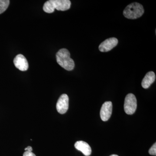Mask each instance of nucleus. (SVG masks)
<instances>
[{
	"label": "nucleus",
	"instance_id": "1",
	"mask_svg": "<svg viewBox=\"0 0 156 156\" xmlns=\"http://www.w3.org/2000/svg\"><path fill=\"white\" fill-rule=\"evenodd\" d=\"M56 61L61 67L68 71L74 69L75 63L70 57V54L66 49H60L56 54Z\"/></svg>",
	"mask_w": 156,
	"mask_h": 156
},
{
	"label": "nucleus",
	"instance_id": "2",
	"mask_svg": "<svg viewBox=\"0 0 156 156\" xmlns=\"http://www.w3.org/2000/svg\"><path fill=\"white\" fill-rule=\"evenodd\" d=\"M71 5V3L69 0H50L45 3L43 10L48 13H53L55 9L65 11L70 9Z\"/></svg>",
	"mask_w": 156,
	"mask_h": 156
},
{
	"label": "nucleus",
	"instance_id": "3",
	"mask_svg": "<svg viewBox=\"0 0 156 156\" xmlns=\"http://www.w3.org/2000/svg\"><path fill=\"white\" fill-rule=\"evenodd\" d=\"M144 11L142 5L137 2L132 3L126 7L123 11V15L128 19H135L141 17Z\"/></svg>",
	"mask_w": 156,
	"mask_h": 156
},
{
	"label": "nucleus",
	"instance_id": "4",
	"mask_svg": "<svg viewBox=\"0 0 156 156\" xmlns=\"http://www.w3.org/2000/svg\"><path fill=\"white\" fill-rule=\"evenodd\" d=\"M137 101L134 94L130 93L126 95L124 103V110L127 114L132 115L136 111Z\"/></svg>",
	"mask_w": 156,
	"mask_h": 156
},
{
	"label": "nucleus",
	"instance_id": "5",
	"mask_svg": "<svg viewBox=\"0 0 156 156\" xmlns=\"http://www.w3.org/2000/svg\"><path fill=\"white\" fill-rule=\"evenodd\" d=\"M68 96L66 94L62 95L58 98L56 108L57 112L61 114H64L67 111L69 108Z\"/></svg>",
	"mask_w": 156,
	"mask_h": 156
},
{
	"label": "nucleus",
	"instance_id": "6",
	"mask_svg": "<svg viewBox=\"0 0 156 156\" xmlns=\"http://www.w3.org/2000/svg\"><path fill=\"white\" fill-rule=\"evenodd\" d=\"M118 44V39L115 37L110 38L102 42L98 48L101 52H108L115 47Z\"/></svg>",
	"mask_w": 156,
	"mask_h": 156
},
{
	"label": "nucleus",
	"instance_id": "7",
	"mask_svg": "<svg viewBox=\"0 0 156 156\" xmlns=\"http://www.w3.org/2000/svg\"><path fill=\"white\" fill-rule=\"evenodd\" d=\"M112 104L111 101H106L102 105L100 111V117L104 122L107 121L111 116Z\"/></svg>",
	"mask_w": 156,
	"mask_h": 156
},
{
	"label": "nucleus",
	"instance_id": "8",
	"mask_svg": "<svg viewBox=\"0 0 156 156\" xmlns=\"http://www.w3.org/2000/svg\"><path fill=\"white\" fill-rule=\"evenodd\" d=\"M15 67L21 71H25L28 69L29 64L27 59L22 54H18L14 59Z\"/></svg>",
	"mask_w": 156,
	"mask_h": 156
},
{
	"label": "nucleus",
	"instance_id": "9",
	"mask_svg": "<svg viewBox=\"0 0 156 156\" xmlns=\"http://www.w3.org/2000/svg\"><path fill=\"white\" fill-rule=\"evenodd\" d=\"M75 147L78 151H80L84 155L89 156L92 153V149L87 143L83 141H78L75 144Z\"/></svg>",
	"mask_w": 156,
	"mask_h": 156
},
{
	"label": "nucleus",
	"instance_id": "10",
	"mask_svg": "<svg viewBox=\"0 0 156 156\" xmlns=\"http://www.w3.org/2000/svg\"><path fill=\"white\" fill-rule=\"evenodd\" d=\"M156 76L152 71L149 72L146 74L141 83V86L144 89H148L155 80Z\"/></svg>",
	"mask_w": 156,
	"mask_h": 156
},
{
	"label": "nucleus",
	"instance_id": "11",
	"mask_svg": "<svg viewBox=\"0 0 156 156\" xmlns=\"http://www.w3.org/2000/svg\"><path fill=\"white\" fill-rule=\"evenodd\" d=\"M10 4V1L9 0H0V14L7 10Z\"/></svg>",
	"mask_w": 156,
	"mask_h": 156
},
{
	"label": "nucleus",
	"instance_id": "12",
	"mask_svg": "<svg viewBox=\"0 0 156 156\" xmlns=\"http://www.w3.org/2000/svg\"><path fill=\"white\" fill-rule=\"evenodd\" d=\"M149 153L151 155H156V143H155L151 147L149 151Z\"/></svg>",
	"mask_w": 156,
	"mask_h": 156
},
{
	"label": "nucleus",
	"instance_id": "13",
	"mask_svg": "<svg viewBox=\"0 0 156 156\" xmlns=\"http://www.w3.org/2000/svg\"><path fill=\"white\" fill-rule=\"evenodd\" d=\"M23 156H36L32 152H29L27 151H26L25 152L23 153Z\"/></svg>",
	"mask_w": 156,
	"mask_h": 156
},
{
	"label": "nucleus",
	"instance_id": "14",
	"mask_svg": "<svg viewBox=\"0 0 156 156\" xmlns=\"http://www.w3.org/2000/svg\"><path fill=\"white\" fill-rule=\"evenodd\" d=\"M25 151H27L29 152H32V151H33L32 147L30 146H28L27 147L25 148Z\"/></svg>",
	"mask_w": 156,
	"mask_h": 156
},
{
	"label": "nucleus",
	"instance_id": "15",
	"mask_svg": "<svg viewBox=\"0 0 156 156\" xmlns=\"http://www.w3.org/2000/svg\"><path fill=\"white\" fill-rule=\"evenodd\" d=\"M110 156H119L117 155H116V154H113V155H111Z\"/></svg>",
	"mask_w": 156,
	"mask_h": 156
}]
</instances>
